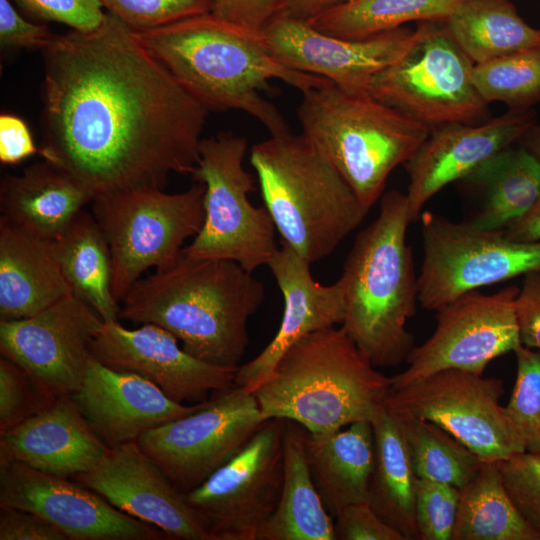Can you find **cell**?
I'll list each match as a JSON object with an SVG mask.
<instances>
[{
  "mask_svg": "<svg viewBox=\"0 0 540 540\" xmlns=\"http://www.w3.org/2000/svg\"><path fill=\"white\" fill-rule=\"evenodd\" d=\"M419 37L394 64L374 76L368 94L431 129L490 120L472 81L474 63L444 21H422Z\"/></svg>",
  "mask_w": 540,
  "mask_h": 540,
  "instance_id": "30bf717a",
  "label": "cell"
},
{
  "mask_svg": "<svg viewBox=\"0 0 540 540\" xmlns=\"http://www.w3.org/2000/svg\"><path fill=\"white\" fill-rule=\"evenodd\" d=\"M533 119L527 110H510L480 124L432 128L403 164L410 180L406 198L411 223L420 219L425 203L443 187L464 179L485 160L517 142L534 124Z\"/></svg>",
  "mask_w": 540,
  "mask_h": 540,
  "instance_id": "44dd1931",
  "label": "cell"
},
{
  "mask_svg": "<svg viewBox=\"0 0 540 540\" xmlns=\"http://www.w3.org/2000/svg\"><path fill=\"white\" fill-rule=\"evenodd\" d=\"M391 377L378 371L345 329L309 333L280 357L252 393L264 420L281 418L329 434L384 411Z\"/></svg>",
  "mask_w": 540,
  "mask_h": 540,
  "instance_id": "277c9868",
  "label": "cell"
},
{
  "mask_svg": "<svg viewBox=\"0 0 540 540\" xmlns=\"http://www.w3.org/2000/svg\"><path fill=\"white\" fill-rule=\"evenodd\" d=\"M53 248L72 293L89 304L103 321L119 320L120 305L112 291L108 242L93 215L80 211Z\"/></svg>",
  "mask_w": 540,
  "mask_h": 540,
  "instance_id": "4dcf8cb0",
  "label": "cell"
},
{
  "mask_svg": "<svg viewBox=\"0 0 540 540\" xmlns=\"http://www.w3.org/2000/svg\"><path fill=\"white\" fill-rule=\"evenodd\" d=\"M270 268L284 299L280 327L274 338L252 360L238 367L235 384L253 392L271 374L283 353L303 336L341 325L345 317L343 287L317 282L310 263L282 243L271 257Z\"/></svg>",
  "mask_w": 540,
  "mask_h": 540,
  "instance_id": "603a6c76",
  "label": "cell"
},
{
  "mask_svg": "<svg viewBox=\"0 0 540 540\" xmlns=\"http://www.w3.org/2000/svg\"><path fill=\"white\" fill-rule=\"evenodd\" d=\"M459 499V488L418 478L415 508L418 540H451Z\"/></svg>",
  "mask_w": 540,
  "mask_h": 540,
  "instance_id": "ab89813d",
  "label": "cell"
},
{
  "mask_svg": "<svg viewBox=\"0 0 540 540\" xmlns=\"http://www.w3.org/2000/svg\"><path fill=\"white\" fill-rule=\"evenodd\" d=\"M132 30H146L210 13L213 0H99Z\"/></svg>",
  "mask_w": 540,
  "mask_h": 540,
  "instance_id": "f35d334b",
  "label": "cell"
},
{
  "mask_svg": "<svg viewBox=\"0 0 540 540\" xmlns=\"http://www.w3.org/2000/svg\"><path fill=\"white\" fill-rule=\"evenodd\" d=\"M518 292L514 285L490 295L475 290L437 309L433 334L414 346L408 368L391 377V386L446 369L483 374L493 359L514 352L521 345L514 304Z\"/></svg>",
  "mask_w": 540,
  "mask_h": 540,
  "instance_id": "9a60e30c",
  "label": "cell"
},
{
  "mask_svg": "<svg viewBox=\"0 0 540 540\" xmlns=\"http://www.w3.org/2000/svg\"><path fill=\"white\" fill-rule=\"evenodd\" d=\"M133 31L208 111H242L271 136L290 133V128L278 108L262 96L270 80L283 81L302 93L332 83L279 62L262 31L227 22L211 12Z\"/></svg>",
  "mask_w": 540,
  "mask_h": 540,
  "instance_id": "7a4b0ae2",
  "label": "cell"
},
{
  "mask_svg": "<svg viewBox=\"0 0 540 540\" xmlns=\"http://www.w3.org/2000/svg\"><path fill=\"white\" fill-rule=\"evenodd\" d=\"M503 393L501 379L446 369L390 386L384 407L390 414L433 422L483 462H499L525 451L500 404Z\"/></svg>",
  "mask_w": 540,
  "mask_h": 540,
  "instance_id": "7c38bea8",
  "label": "cell"
},
{
  "mask_svg": "<svg viewBox=\"0 0 540 540\" xmlns=\"http://www.w3.org/2000/svg\"><path fill=\"white\" fill-rule=\"evenodd\" d=\"M410 223L406 194L385 193L377 218L356 236L339 278L345 302L341 326L376 368L401 364L415 346L406 329L419 302L406 242Z\"/></svg>",
  "mask_w": 540,
  "mask_h": 540,
  "instance_id": "5b68a950",
  "label": "cell"
},
{
  "mask_svg": "<svg viewBox=\"0 0 540 540\" xmlns=\"http://www.w3.org/2000/svg\"><path fill=\"white\" fill-rule=\"evenodd\" d=\"M305 451L315 487L328 513L368 502L374 461L372 423L358 421L329 434L307 431Z\"/></svg>",
  "mask_w": 540,
  "mask_h": 540,
  "instance_id": "4316f807",
  "label": "cell"
},
{
  "mask_svg": "<svg viewBox=\"0 0 540 540\" xmlns=\"http://www.w3.org/2000/svg\"><path fill=\"white\" fill-rule=\"evenodd\" d=\"M27 13L40 21L65 24L73 30L91 31L106 13L99 0H15Z\"/></svg>",
  "mask_w": 540,
  "mask_h": 540,
  "instance_id": "b9f144b4",
  "label": "cell"
},
{
  "mask_svg": "<svg viewBox=\"0 0 540 540\" xmlns=\"http://www.w3.org/2000/svg\"><path fill=\"white\" fill-rule=\"evenodd\" d=\"M306 433L302 425L286 420L281 495L256 540H335L333 518L323 504L308 467Z\"/></svg>",
  "mask_w": 540,
  "mask_h": 540,
  "instance_id": "83f0119b",
  "label": "cell"
},
{
  "mask_svg": "<svg viewBox=\"0 0 540 540\" xmlns=\"http://www.w3.org/2000/svg\"><path fill=\"white\" fill-rule=\"evenodd\" d=\"M514 304L521 344L540 351V267L524 274Z\"/></svg>",
  "mask_w": 540,
  "mask_h": 540,
  "instance_id": "ee69618b",
  "label": "cell"
},
{
  "mask_svg": "<svg viewBox=\"0 0 540 540\" xmlns=\"http://www.w3.org/2000/svg\"><path fill=\"white\" fill-rule=\"evenodd\" d=\"M44 160L96 197L192 175L208 109L110 13L41 50Z\"/></svg>",
  "mask_w": 540,
  "mask_h": 540,
  "instance_id": "6da1fadb",
  "label": "cell"
},
{
  "mask_svg": "<svg viewBox=\"0 0 540 540\" xmlns=\"http://www.w3.org/2000/svg\"><path fill=\"white\" fill-rule=\"evenodd\" d=\"M54 395L12 361L0 359V433L52 405Z\"/></svg>",
  "mask_w": 540,
  "mask_h": 540,
  "instance_id": "74e56055",
  "label": "cell"
},
{
  "mask_svg": "<svg viewBox=\"0 0 540 540\" xmlns=\"http://www.w3.org/2000/svg\"><path fill=\"white\" fill-rule=\"evenodd\" d=\"M53 35L45 24L24 19L9 0H0V41L2 45L42 50Z\"/></svg>",
  "mask_w": 540,
  "mask_h": 540,
  "instance_id": "7dc6e473",
  "label": "cell"
},
{
  "mask_svg": "<svg viewBox=\"0 0 540 540\" xmlns=\"http://www.w3.org/2000/svg\"><path fill=\"white\" fill-rule=\"evenodd\" d=\"M297 115L302 134L367 209L381 197L394 168L407 162L431 132L369 94L349 93L333 83L302 93Z\"/></svg>",
  "mask_w": 540,
  "mask_h": 540,
  "instance_id": "52a82bcc",
  "label": "cell"
},
{
  "mask_svg": "<svg viewBox=\"0 0 540 540\" xmlns=\"http://www.w3.org/2000/svg\"><path fill=\"white\" fill-rule=\"evenodd\" d=\"M95 193L74 176L43 160L0 183L1 217L20 229L55 241Z\"/></svg>",
  "mask_w": 540,
  "mask_h": 540,
  "instance_id": "d4e9b609",
  "label": "cell"
},
{
  "mask_svg": "<svg viewBox=\"0 0 540 540\" xmlns=\"http://www.w3.org/2000/svg\"><path fill=\"white\" fill-rule=\"evenodd\" d=\"M462 0H349L307 20L317 30L360 39L411 21H445Z\"/></svg>",
  "mask_w": 540,
  "mask_h": 540,
  "instance_id": "836d02e7",
  "label": "cell"
},
{
  "mask_svg": "<svg viewBox=\"0 0 540 540\" xmlns=\"http://www.w3.org/2000/svg\"><path fill=\"white\" fill-rule=\"evenodd\" d=\"M451 540H540L513 504L496 462H483L460 489Z\"/></svg>",
  "mask_w": 540,
  "mask_h": 540,
  "instance_id": "d6a6232c",
  "label": "cell"
},
{
  "mask_svg": "<svg viewBox=\"0 0 540 540\" xmlns=\"http://www.w3.org/2000/svg\"><path fill=\"white\" fill-rule=\"evenodd\" d=\"M264 299L263 283L239 263L181 251L171 265L131 286L119 319L158 325L194 357L239 367L249 344L248 319Z\"/></svg>",
  "mask_w": 540,
  "mask_h": 540,
  "instance_id": "3957f363",
  "label": "cell"
},
{
  "mask_svg": "<svg viewBox=\"0 0 540 540\" xmlns=\"http://www.w3.org/2000/svg\"><path fill=\"white\" fill-rule=\"evenodd\" d=\"M178 341L171 332L152 323L128 329L119 320L103 321L92 340L91 353L110 368L145 378L181 404L204 402L211 392L235 384L238 367L198 359Z\"/></svg>",
  "mask_w": 540,
  "mask_h": 540,
  "instance_id": "d6986e66",
  "label": "cell"
},
{
  "mask_svg": "<svg viewBox=\"0 0 540 540\" xmlns=\"http://www.w3.org/2000/svg\"><path fill=\"white\" fill-rule=\"evenodd\" d=\"M250 163L281 242L310 264L333 252L369 210L303 134L270 135L252 146Z\"/></svg>",
  "mask_w": 540,
  "mask_h": 540,
  "instance_id": "8992f818",
  "label": "cell"
},
{
  "mask_svg": "<svg viewBox=\"0 0 540 540\" xmlns=\"http://www.w3.org/2000/svg\"><path fill=\"white\" fill-rule=\"evenodd\" d=\"M0 506L31 511L68 540H159L166 534L112 506L77 481L0 460Z\"/></svg>",
  "mask_w": 540,
  "mask_h": 540,
  "instance_id": "ac0fdd59",
  "label": "cell"
},
{
  "mask_svg": "<svg viewBox=\"0 0 540 540\" xmlns=\"http://www.w3.org/2000/svg\"><path fill=\"white\" fill-rule=\"evenodd\" d=\"M347 1L349 0H284L280 14L307 21Z\"/></svg>",
  "mask_w": 540,
  "mask_h": 540,
  "instance_id": "f907efd6",
  "label": "cell"
},
{
  "mask_svg": "<svg viewBox=\"0 0 540 540\" xmlns=\"http://www.w3.org/2000/svg\"><path fill=\"white\" fill-rule=\"evenodd\" d=\"M444 22L474 64L540 48V29L528 25L510 0H462Z\"/></svg>",
  "mask_w": 540,
  "mask_h": 540,
  "instance_id": "1f68e13d",
  "label": "cell"
},
{
  "mask_svg": "<svg viewBox=\"0 0 540 540\" xmlns=\"http://www.w3.org/2000/svg\"><path fill=\"white\" fill-rule=\"evenodd\" d=\"M472 81L486 103L499 101L511 110H527L540 101V48L474 64Z\"/></svg>",
  "mask_w": 540,
  "mask_h": 540,
  "instance_id": "d590c367",
  "label": "cell"
},
{
  "mask_svg": "<svg viewBox=\"0 0 540 540\" xmlns=\"http://www.w3.org/2000/svg\"><path fill=\"white\" fill-rule=\"evenodd\" d=\"M108 450L69 395L0 433V460L69 479L94 469Z\"/></svg>",
  "mask_w": 540,
  "mask_h": 540,
  "instance_id": "cb8c5ba5",
  "label": "cell"
},
{
  "mask_svg": "<svg viewBox=\"0 0 540 540\" xmlns=\"http://www.w3.org/2000/svg\"><path fill=\"white\" fill-rule=\"evenodd\" d=\"M253 393L233 386L196 411L143 433L139 447L183 493L233 458L266 422Z\"/></svg>",
  "mask_w": 540,
  "mask_h": 540,
  "instance_id": "4fadbf2b",
  "label": "cell"
},
{
  "mask_svg": "<svg viewBox=\"0 0 540 540\" xmlns=\"http://www.w3.org/2000/svg\"><path fill=\"white\" fill-rule=\"evenodd\" d=\"M482 197L475 227L501 230L526 214L540 194V162L523 147L497 152L464 179Z\"/></svg>",
  "mask_w": 540,
  "mask_h": 540,
  "instance_id": "f1b7e54d",
  "label": "cell"
},
{
  "mask_svg": "<svg viewBox=\"0 0 540 540\" xmlns=\"http://www.w3.org/2000/svg\"><path fill=\"white\" fill-rule=\"evenodd\" d=\"M271 54L299 72L325 78L353 94H368L375 75L398 61L419 29L405 27L360 39L326 34L306 20L277 15L262 30Z\"/></svg>",
  "mask_w": 540,
  "mask_h": 540,
  "instance_id": "e0dca14e",
  "label": "cell"
},
{
  "mask_svg": "<svg viewBox=\"0 0 540 540\" xmlns=\"http://www.w3.org/2000/svg\"><path fill=\"white\" fill-rule=\"evenodd\" d=\"M423 260L417 277L418 301L436 311L478 288L524 275L540 267V242H518L505 230H486L422 212Z\"/></svg>",
  "mask_w": 540,
  "mask_h": 540,
  "instance_id": "8fae6325",
  "label": "cell"
},
{
  "mask_svg": "<svg viewBox=\"0 0 540 540\" xmlns=\"http://www.w3.org/2000/svg\"><path fill=\"white\" fill-rule=\"evenodd\" d=\"M285 423L267 420L233 458L185 493L213 540H256L275 511L283 484Z\"/></svg>",
  "mask_w": 540,
  "mask_h": 540,
  "instance_id": "5bb4252c",
  "label": "cell"
},
{
  "mask_svg": "<svg viewBox=\"0 0 540 540\" xmlns=\"http://www.w3.org/2000/svg\"><path fill=\"white\" fill-rule=\"evenodd\" d=\"M72 480L120 511L163 531L169 539L213 540L204 519L162 468L131 441L109 448L92 470Z\"/></svg>",
  "mask_w": 540,
  "mask_h": 540,
  "instance_id": "ffe728a7",
  "label": "cell"
},
{
  "mask_svg": "<svg viewBox=\"0 0 540 540\" xmlns=\"http://www.w3.org/2000/svg\"><path fill=\"white\" fill-rule=\"evenodd\" d=\"M204 194L205 186L194 181L180 193L138 188L93 200V216L110 248L112 291L119 303L145 271L171 265L184 242L199 233Z\"/></svg>",
  "mask_w": 540,
  "mask_h": 540,
  "instance_id": "9c48e42d",
  "label": "cell"
},
{
  "mask_svg": "<svg viewBox=\"0 0 540 540\" xmlns=\"http://www.w3.org/2000/svg\"><path fill=\"white\" fill-rule=\"evenodd\" d=\"M39 153L26 122L19 116L0 115V161L16 165L35 153Z\"/></svg>",
  "mask_w": 540,
  "mask_h": 540,
  "instance_id": "c3c4849f",
  "label": "cell"
},
{
  "mask_svg": "<svg viewBox=\"0 0 540 540\" xmlns=\"http://www.w3.org/2000/svg\"><path fill=\"white\" fill-rule=\"evenodd\" d=\"M71 397L108 448L136 441L143 433L203 404L177 403L145 378L110 368L93 356L80 388Z\"/></svg>",
  "mask_w": 540,
  "mask_h": 540,
  "instance_id": "7402d4cb",
  "label": "cell"
},
{
  "mask_svg": "<svg viewBox=\"0 0 540 540\" xmlns=\"http://www.w3.org/2000/svg\"><path fill=\"white\" fill-rule=\"evenodd\" d=\"M517 142L540 162V126L532 124Z\"/></svg>",
  "mask_w": 540,
  "mask_h": 540,
  "instance_id": "816d5d0a",
  "label": "cell"
},
{
  "mask_svg": "<svg viewBox=\"0 0 540 540\" xmlns=\"http://www.w3.org/2000/svg\"><path fill=\"white\" fill-rule=\"evenodd\" d=\"M67 539L55 526L31 511L0 506V540Z\"/></svg>",
  "mask_w": 540,
  "mask_h": 540,
  "instance_id": "bcb514c9",
  "label": "cell"
},
{
  "mask_svg": "<svg viewBox=\"0 0 540 540\" xmlns=\"http://www.w3.org/2000/svg\"><path fill=\"white\" fill-rule=\"evenodd\" d=\"M516 355V379L505 414L527 452L540 453V351L523 346Z\"/></svg>",
  "mask_w": 540,
  "mask_h": 540,
  "instance_id": "8d00e7d4",
  "label": "cell"
},
{
  "mask_svg": "<svg viewBox=\"0 0 540 540\" xmlns=\"http://www.w3.org/2000/svg\"><path fill=\"white\" fill-rule=\"evenodd\" d=\"M102 324L89 304L69 293L33 316L0 320V352L54 395L72 396Z\"/></svg>",
  "mask_w": 540,
  "mask_h": 540,
  "instance_id": "2e32d148",
  "label": "cell"
},
{
  "mask_svg": "<svg viewBox=\"0 0 540 540\" xmlns=\"http://www.w3.org/2000/svg\"><path fill=\"white\" fill-rule=\"evenodd\" d=\"M69 293L53 242L0 216V320L33 316Z\"/></svg>",
  "mask_w": 540,
  "mask_h": 540,
  "instance_id": "484cf974",
  "label": "cell"
},
{
  "mask_svg": "<svg viewBox=\"0 0 540 540\" xmlns=\"http://www.w3.org/2000/svg\"><path fill=\"white\" fill-rule=\"evenodd\" d=\"M496 464L517 511L540 537V453L519 452Z\"/></svg>",
  "mask_w": 540,
  "mask_h": 540,
  "instance_id": "60d3db41",
  "label": "cell"
},
{
  "mask_svg": "<svg viewBox=\"0 0 540 540\" xmlns=\"http://www.w3.org/2000/svg\"><path fill=\"white\" fill-rule=\"evenodd\" d=\"M284 0H213L211 13L233 24L262 31L280 14Z\"/></svg>",
  "mask_w": 540,
  "mask_h": 540,
  "instance_id": "f6af8a7d",
  "label": "cell"
},
{
  "mask_svg": "<svg viewBox=\"0 0 540 540\" xmlns=\"http://www.w3.org/2000/svg\"><path fill=\"white\" fill-rule=\"evenodd\" d=\"M390 415L401 431L417 478L461 489L480 469L483 461L442 427L417 417Z\"/></svg>",
  "mask_w": 540,
  "mask_h": 540,
  "instance_id": "e575fe53",
  "label": "cell"
},
{
  "mask_svg": "<svg viewBox=\"0 0 540 540\" xmlns=\"http://www.w3.org/2000/svg\"><path fill=\"white\" fill-rule=\"evenodd\" d=\"M507 237L518 242H540V194L533 207L505 229Z\"/></svg>",
  "mask_w": 540,
  "mask_h": 540,
  "instance_id": "681fc988",
  "label": "cell"
},
{
  "mask_svg": "<svg viewBox=\"0 0 540 540\" xmlns=\"http://www.w3.org/2000/svg\"><path fill=\"white\" fill-rule=\"evenodd\" d=\"M334 518L335 540H405L367 501L344 507Z\"/></svg>",
  "mask_w": 540,
  "mask_h": 540,
  "instance_id": "7bdbcfd3",
  "label": "cell"
},
{
  "mask_svg": "<svg viewBox=\"0 0 540 540\" xmlns=\"http://www.w3.org/2000/svg\"><path fill=\"white\" fill-rule=\"evenodd\" d=\"M248 140L232 131L202 138L192 179L205 186L204 223L182 253L193 258L228 259L253 272L279 248L276 227L265 207L249 193L255 178L243 166Z\"/></svg>",
  "mask_w": 540,
  "mask_h": 540,
  "instance_id": "ba28073f",
  "label": "cell"
},
{
  "mask_svg": "<svg viewBox=\"0 0 540 540\" xmlns=\"http://www.w3.org/2000/svg\"><path fill=\"white\" fill-rule=\"evenodd\" d=\"M374 461L368 503L405 540H418L417 476L401 431L385 410L373 423Z\"/></svg>",
  "mask_w": 540,
  "mask_h": 540,
  "instance_id": "f546056e",
  "label": "cell"
}]
</instances>
